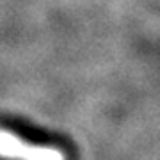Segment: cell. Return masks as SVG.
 Returning <instances> with one entry per match:
<instances>
[{
    "label": "cell",
    "mask_w": 160,
    "mask_h": 160,
    "mask_svg": "<svg viewBox=\"0 0 160 160\" xmlns=\"http://www.w3.org/2000/svg\"><path fill=\"white\" fill-rule=\"evenodd\" d=\"M2 160H66L64 151L53 146H39L23 141L20 135L0 128Z\"/></svg>",
    "instance_id": "6da1fadb"
}]
</instances>
